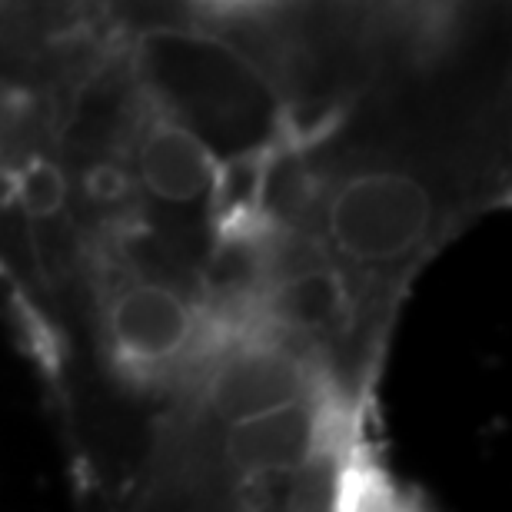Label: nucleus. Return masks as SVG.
<instances>
[{"label":"nucleus","instance_id":"1","mask_svg":"<svg viewBox=\"0 0 512 512\" xmlns=\"http://www.w3.org/2000/svg\"><path fill=\"white\" fill-rule=\"evenodd\" d=\"M439 227V200L423 177L393 167L346 173L320 200V237L353 270L416 260Z\"/></svg>","mask_w":512,"mask_h":512},{"label":"nucleus","instance_id":"2","mask_svg":"<svg viewBox=\"0 0 512 512\" xmlns=\"http://www.w3.org/2000/svg\"><path fill=\"white\" fill-rule=\"evenodd\" d=\"M330 446V419L313 393L220 426V456L243 483L306 476Z\"/></svg>","mask_w":512,"mask_h":512},{"label":"nucleus","instance_id":"3","mask_svg":"<svg viewBox=\"0 0 512 512\" xmlns=\"http://www.w3.org/2000/svg\"><path fill=\"white\" fill-rule=\"evenodd\" d=\"M197 310L163 283H130L107 306V336L117 360L130 370L173 366L197 340Z\"/></svg>","mask_w":512,"mask_h":512},{"label":"nucleus","instance_id":"4","mask_svg":"<svg viewBox=\"0 0 512 512\" xmlns=\"http://www.w3.org/2000/svg\"><path fill=\"white\" fill-rule=\"evenodd\" d=\"M223 163L207 137L180 117H157L137 147V180L163 207H197L220 187Z\"/></svg>","mask_w":512,"mask_h":512},{"label":"nucleus","instance_id":"5","mask_svg":"<svg viewBox=\"0 0 512 512\" xmlns=\"http://www.w3.org/2000/svg\"><path fill=\"white\" fill-rule=\"evenodd\" d=\"M313 393V373L286 346L263 343L240 350L220 366L210 386V409L220 426L237 423L273 406L293 403Z\"/></svg>","mask_w":512,"mask_h":512},{"label":"nucleus","instance_id":"6","mask_svg":"<svg viewBox=\"0 0 512 512\" xmlns=\"http://www.w3.org/2000/svg\"><path fill=\"white\" fill-rule=\"evenodd\" d=\"M340 286L343 283L336 273L306 270L283 283L280 310L286 320L293 326H300V330H320V326L340 320V306H343Z\"/></svg>","mask_w":512,"mask_h":512},{"label":"nucleus","instance_id":"7","mask_svg":"<svg viewBox=\"0 0 512 512\" xmlns=\"http://www.w3.org/2000/svg\"><path fill=\"white\" fill-rule=\"evenodd\" d=\"M10 193L20 213L30 220H54L70 200V180L64 167L50 157H27L10 180Z\"/></svg>","mask_w":512,"mask_h":512},{"label":"nucleus","instance_id":"8","mask_svg":"<svg viewBox=\"0 0 512 512\" xmlns=\"http://www.w3.org/2000/svg\"><path fill=\"white\" fill-rule=\"evenodd\" d=\"M130 177L120 167H114V163H100V167H94L84 177V190L90 193L94 200L100 203H110V200H120L124 197Z\"/></svg>","mask_w":512,"mask_h":512},{"label":"nucleus","instance_id":"9","mask_svg":"<svg viewBox=\"0 0 512 512\" xmlns=\"http://www.w3.org/2000/svg\"><path fill=\"white\" fill-rule=\"evenodd\" d=\"M336 4H363V0H336Z\"/></svg>","mask_w":512,"mask_h":512}]
</instances>
